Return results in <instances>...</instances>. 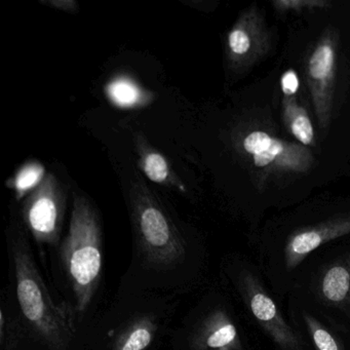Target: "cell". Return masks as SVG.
I'll list each match as a JSON object with an SVG mask.
<instances>
[{
	"instance_id": "cell-1",
	"label": "cell",
	"mask_w": 350,
	"mask_h": 350,
	"mask_svg": "<svg viewBox=\"0 0 350 350\" xmlns=\"http://www.w3.org/2000/svg\"><path fill=\"white\" fill-rule=\"evenodd\" d=\"M11 255L22 314L44 345L52 350L66 349L75 333L72 314L68 307L55 303L20 229L12 237Z\"/></svg>"
},
{
	"instance_id": "cell-2",
	"label": "cell",
	"mask_w": 350,
	"mask_h": 350,
	"mask_svg": "<svg viewBox=\"0 0 350 350\" xmlns=\"http://www.w3.org/2000/svg\"><path fill=\"white\" fill-rule=\"evenodd\" d=\"M61 259L77 299V310L83 312L99 286L103 264L101 220L91 200L83 194H75Z\"/></svg>"
},
{
	"instance_id": "cell-3",
	"label": "cell",
	"mask_w": 350,
	"mask_h": 350,
	"mask_svg": "<svg viewBox=\"0 0 350 350\" xmlns=\"http://www.w3.org/2000/svg\"><path fill=\"white\" fill-rule=\"evenodd\" d=\"M130 213L135 239L148 265L165 268L180 263L186 255V243L157 196L136 175L129 190Z\"/></svg>"
},
{
	"instance_id": "cell-4",
	"label": "cell",
	"mask_w": 350,
	"mask_h": 350,
	"mask_svg": "<svg viewBox=\"0 0 350 350\" xmlns=\"http://www.w3.org/2000/svg\"><path fill=\"white\" fill-rule=\"evenodd\" d=\"M67 208V192L60 180L46 173L40 185L24 200L22 216L40 245L60 243Z\"/></svg>"
},
{
	"instance_id": "cell-5",
	"label": "cell",
	"mask_w": 350,
	"mask_h": 350,
	"mask_svg": "<svg viewBox=\"0 0 350 350\" xmlns=\"http://www.w3.org/2000/svg\"><path fill=\"white\" fill-rule=\"evenodd\" d=\"M337 38L327 30L317 40L307 58L305 75L321 129L329 126L335 93Z\"/></svg>"
},
{
	"instance_id": "cell-6",
	"label": "cell",
	"mask_w": 350,
	"mask_h": 350,
	"mask_svg": "<svg viewBox=\"0 0 350 350\" xmlns=\"http://www.w3.org/2000/svg\"><path fill=\"white\" fill-rule=\"evenodd\" d=\"M241 148L261 169L284 173H306L313 163L310 151L296 143L286 142L264 131L255 130L243 137Z\"/></svg>"
},
{
	"instance_id": "cell-7",
	"label": "cell",
	"mask_w": 350,
	"mask_h": 350,
	"mask_svg": "<svg viewBox=\"0 0 350 350\" xmlns=\"http://www.w3.org/2000/svg\"><path fill=\"white\" fill-rule=\"evenodd\" d=\"M241 290L254 317L270 338L282 349L300 350L301 343L294 329L284 321L271 297L253 274H241Z\"/></svg>"
},
{
	"instance_id": "cell-8",
	"label": "cell",
	"mask_w": 350,
	"mask_h": 350,
	"mask_svg": "<svg viewBox=\"0 0 350 350\" xmlns=\"http://www.w3.org/2000/svg\"><path fill=\"white\" fill-rule=\"evenodd\" d=\"M269 38L265 24L255 8L239 16L228 32L226 56L233 69L252 66L267 53Z\"/></svg>"
},
{
	"instance_id": "cell-9",
	"label": "cell",
	"mask_w": 350,
	"mask_h": 350,
	"mask_svg": "<svg viewBox=\"0 0 350 350\" xmlns=\"http://www.w3.org/2000/svg\"><path fill=\"white\" fill-rule=\"evenodd\" d=\"M347 234H350V216L332 219L314 226L295 231L288 237L284 247L286 268L295 269L309 254L321 245Z\"/></svg>"
},
{
	"instance_id": "cell-10",
	"label": "cell",
	"mask_w": 350,
	"mask_h": 350,
	"mask_svg": "<svg viewBox=\"0 0 350 350\" xmlns=\"http://www.w3.org/2000/svg\"><path fill=\"white\" fill-rule=\"evenodd\" d=\"M191 346L194 350H243L237 327L221 308L202 319L193 334Z\"/></svg>"
},
{
	"instance_id": "cell-11",
	"label": "cell",
	"mask_w": 350,
	"mask_h": 350,
	"mask_svg": "<svg viewBox=\"0 0 350 350\" xmlns=\"http://www.w3.org/2000/svg\"><path fill=\"white\" fill-rule=\"evenodd\" d=\"M321 295L327 304L343 307L350 304V258L331 264L321 274Z\"/></svg>"
},
{
	"instance_id": "cell-12",
	"label": "cell",
	"mask_w": 350,
	"mask_h": 350,
	"mask_svg": "<svg viewBox=\"0 0 350 350\" xmlns=\"http://www.w3.org/2000/svg\"><path fill=\"white\" fill-rule=\"evenodd\" d=\"M136 146L139 152L140 169L150 181L185 191V186L172 171L169 163L161 152L155 150L141 136L136 140Z\"/></svg>"
},
{
	"instance_id": "cell-13",
	"label": "cell",
	"mask_w": 350,
	"mask_h": 350,
	"mask_svg": "<svg viewBox=\"0 0 350 350\" xmlns=\"http://www.w3.org/2000/svg\"><path fill=\"white\" fill-rule=\"evenodd\" d=\"M157 327L159 325L151 315L135 317L118 334L111 350H146L154 339Z\"/></svg>"
},
{
	"instance_id": "cell-14",
	"label": "cell",
	"mask_w": 350,
	"mask_h": 350,
	"mask_svg": "<svg viewBox=\"0 0 350 350\" xmlns=\"http://www.w3.org/2000/svg\"><path fill=\"white\" fill-rule=\"evenodd\" d=\"M282 118L288 132L303 146L314 143V129L306 109L294 97H284L282 101Z\"/></svg>"
},
{
	"instance_id": "cell-15",
	"label": "cell",
	"mask_w": 350,
	"mask_h": 350,
	"mask_svg": "<svg viewBox=\"0 0 350 350\" xmlns=\"http://www.w3.org/2000/svg\"><path fill=\"white\" fill-rule=\"evenodd\" d=\"M107 95L116 105L130 108L138 105L143 100L140 88L130 79H118L107 87Z\"/></svg>"
},
{
	"instance_id": "cell-16",
	"label": "cell",
	"mask_w": 350,
	"mask_h": 350,
	"mask_svg": "<svg viewBox=\"0 0 350 350\" xmlns=\"http://www.w3.org/2000/svg\"><path fill=\"white\" fill-rule=\"evenodd\" d=\"M46 175L40 163H27L22 167L13 180V187L17 191L18 198H21L26 192L36 189Z\"/></svg>"
},
{
	"instance_id": "cell-17",
	"label": "cell",
	"mask_w": 350,
	"mask_h": 350,
	"mask_svg": "<svg viewBox=\"0 0 350 350\" xmlns=\"http://www.w3.org/2000/svg\"><path fill=\"white\" fill-rule=\"evenodd\" d=\"M304 321L317 350H344L338 340L312 315L304 313Z\"/></svg>"
},
{
	"instance_id": "cell-18",
	"label": "cell",
	"mask_w": 350,
	"mask_h": 350,
	"mask_svg": "<svg viewBox=\"0 0 350 350\" xmlns=\"http://www.w3.org/2000/svg\"><path fill=\"white\" fill-rule=\"evenodd\" d=\"M329 5L321 0H276L273 5L278 12L303 11L309 9H323Z\"/></svg>"
},
{
	"instance_id": "cell-19",
	"label": "cell",
	"mask_w": 350,
	"mask_h": 350,
	"mask_svg": "<svg viewBox=\"0 0 350 350\" xmlns=\"http://www.w3.org/2000/svg\"><path fill=\"white\" fill-rule=\"evenodd\" d=\"M280 88H282L284 97L293 98L298 93L300 81H299L298 75L294 69H288L282 75Z\"/></svg>"
},
{
	"instance_id": "cell-20",
	"label": "cell",
	"mask_w": 350,
	"mask_h": 350,
	"mask_svg": "<svg viewBox=\"0 0 350 350\" xmlns=\"http://www.w3.org/2000/svg\"><path fill=\"white\" fill-rule=\"evenodd\" d=\"M14 334L13 325L9 317L5 315V311H1V321H0V344L3 350H12L13 346Z\"/></svg>"
},
{
	"instance_id": "cell-21",
	"label": "cell",
	"mask_w": 350,
	"mask_h": 350,
	"mask_svg": "<svg viewBox=\"0 0 350 350\" xmlns=\"http://www.w3.org/2000/svg\"><path fill=\"white\" fill-rule=\"evenodd\" d=\"M42 3L53 9L67 13L77 14L79 12V3L75 0H42Z\"/></svg>"
}]
</instances>
